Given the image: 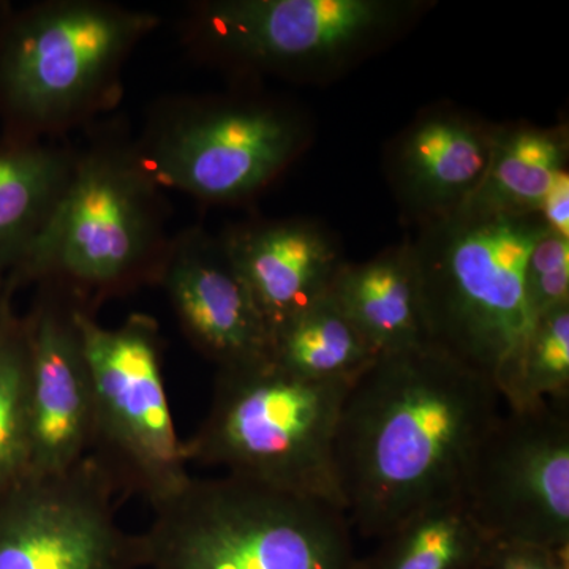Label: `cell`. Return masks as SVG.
<instances>
[{
    "label": "cell",
    "instance_id": "1",
    "mask_svg": "<svg viewBox=\"0 0 569 569\" xmlns=\"http://www.w3.org/2000/svg\"><path fill=\"white\" fill-rule=\"evenodd\" d=\"M503 403L492 380L432 343L378 355L337 425V485L351 529L383 538L462 500L468 470Z\"/></svg>",
    "mask_w": 569,
    "mask_h": 569
},
{
    "label": "cell",
    "instance_id": "2",
    "mask_svg": "<svg viewBox=\"0 0 569 569\" xmlns=\"http://www.w3.org/2000/svg\"><path fill=\"white\" fill-rule=\"evenodd\" d=\"M171 239L162 189L134 146L99 141L77 152L61 200L6 284H52L93 313L159 283Z\"/></svg>",
    "mask_w": 569,
    "mask_h": 569
},
{
    "label": "cell",
    "instance_id": "3",
    "mask_svg": "<svg viewBox=\"0 0 569 569\" xmlns=\"http://www.w3.org/2000/svg\"><path fill=\"white\" fill-rule=\"evenodd\" d=\"M548 230L539 213L460 209L411 239L427 340L492 380L501 397L537 323L526 264Z\"/></svg>",
    "mask_w": 569,
    "mask_h": 569
},
{
    "label": "cell",
    "instance_id": "4",
    "mask_svg": "<svg viewBox=\"0 0 569 569\" xmlns=\"http://www.w3.org/2000/svg\"><path fill=\"white\" fill-rule=\"evenodd\" d=\"M351 523L326 501L223 473L153 508L146 569H353Z\"/></svg>",
    "mask_w": 569,
    "mask_h": 569
},
{
    "label": "cell",
    "instance_id": "5",
    "mask_svg": "<svg viewBox=\"0 0 569 569\" xmlns=\"http://www.w3.org/2000/svg\"><path fill=\"white\" fill-rule=\"evenodd\" d=\"M159 22L102 0H51L9 18L0 29V111L14 138L52 137L114 107L123 66Z\"/></svg>",
    "mask_w": 569,
    "mask_h": 569
},
{
    "label": "cell",
    "instance_id": "6",
    "mask_svg": "<svg viewBox=\"0 0 569 569\" xmlns=\"http://www.w3.org/2000/svg\"><path fill=\"white\" fill-rule=\"evenodd\" d=\"M353 381L307 380L272 359L217 370L208 417L183 440V458L343 509L335 441Z\"/></svg>",
    "mask_w": 569,
    "mask_h": 569
},
{
    "label": "cell",
    "instance_id": "7",
    "mask_svg": "<svg viewBox=\"0 0 569 569\" xmlns=\"http://www.w3.org/2000/svg\"><path fill=\"white\" fill-rule=\"evenodd\" d=\"M427 0H206L186 21L190 47L242 74L328 81L411 31Z\"/></svg>",
    "mask_w": 569,
    "mask_h": 569
},
{
    "label": "cell",
    "instance_id": "8",
    "mask_svg": "<svg viewBox=\"0 0 569 569\" xmlns=\"http://www.w3.org/2000/svg\"><path fill=\"white\" fill-rule=\"evenodd\" d=\"M312 138V122L290 104L264 97H200L160 107L134 149L160 189L234 204L268 189Z\"/></svg>",
    "mask_w": 569,
    "mask_h": 569
},
{
    "label": "cell",
    "instance_id": "9",
    "mask_svg": "<svg viewBox=\"0 0 569 569\" xmlns=\"http://www.w3.org/2000/svg\"><path fill=\"white\" fill-rule=\"evenodd\" d=\"M74 318L92 378L91 455L121 493L159 507L192 477L164 387L159 325L134 313L104 328L80 307Z\"/></svg>",
    "mask_w": 569,
    "mask_h": 569
},
{
    "label": "cell",
    "instance_id": "10",
    "mask_svg": "<svg viewBox=\"0 0 569 569\" xmlns=\"http://www.w3.org/2000/svg\"><path fill=\"white\" fill-rule=\"evenodd\" d=\"M462 503L490 545L569 549V403L501 411L468 470Z\"/></svg>",
    "mask_w": 569,
    "mask_h": 569
},
{
    "label": "cell",
    "instance_id": "11",
    "mask_svg": "<svg viewBox=\"0 0 569 569\" xmlns=\"http://www.w3.org/2000/svg\"><path fill=\"white\" fill-rule=\"evenodd\" d=\"M118 496L92 455L26 473L0 496V569H146L144 538L119 523Z\"/></svg>",
    "mask_w": 569,
    "mask_h": 569
},
{
    "label": "cell",
    "instance_id": "12",
    "mask_svg": "<svg viewBox=\"0 0 569 569\" xmlns=\"http://www.w3.org/2000/svg\"><path fill=\"white\" fill-rule=\"evenodd\" d=\"M77 305L52 284L41 283L28 332V473L67 470L91 455L92 378L86 359Z\"/></svg>",
    "mask_w": 569,
    "mask_h": 569
},
{
    "label": "cell",
    "instance_id": "13",
    "mask_svg": "<svg viewBox=\"0 0 569 569\" xmlns=\"http://www.w3.org/2000/svg\"><path fill=\"white\" fill-rule=\"evenodd\" d=\"M194 350L217 369L260 365L272 339L222 236L189 228L171 239L159 283Z\"/></svg>",
    "mask_w": 569,
    "mask_h": 569
},
{
    "label": "cell",
    "instance_id": "14",
    "mask_svg": "<svg viewBox=\"0 0 569 569\" xmlns=\"http://www.w3.org/2000/svg\"><path fill=\"white\" fill-rule=\"evenodd\" d=\"M496 129L451 102L419 111L385 149L400 219L421 228L466 208L488 173Z\"/></svg>",
    "mask_w": 569,
    "mask_h": 569
},
{
    "label": "cell",
    "instance_id": "15",
    "mask_svg": "<svg viewBox=\"0 0 569 569\" xmlns=\"http://www.w3.org/2000/svg\"><path fill=\"white\" fill-rule=\"evenodd\" d=\"M220 236L272 340L328 293L347 261L339 238L306 217L253 220Z\"/></svg>",
    "mask_w": 569,
    "mask_h": 569
},
{
    "label": "cell",
    "instance_id": "16",
    "mask_svg": "<svg viewBox=\"0 0 569 569\" xmlns=\"http://www.w3.org/2000/svg\"><path fill=\"white\" fill-rule=\"evenodd\" d=\"M378 355L429 343L410 238L365 263H343L328 291Z\"/></svg>",
    "mask_w": 569,
    "mask_h": 569
},
{
    "label": "cell",
    "instance_id": "17",
    "mask_svg": "<svg viewBox=\"0 0 569 569\" xmlns=\"http://www.w3.org/2000/svg\"><path fill=\"white\" fill-rule=\"evenodd\" d=\"M74 159L66 146L28 138L0 148V284L20 268L50 220Z\"/></svg>",
    "mask_w": 569,
    "mask_h": 569
},
{
    "label": "cell",
    "instance_id": "18",
    "mask_svg": "<svg viewBox=\"0 0 569 569\" xmlns=\"http://www.w3.org/2000/svg\"><path fill=\"white\" fill-rule=\"evenodd\" d=\"M568 160L567 122L552 127L497 122L488 173L463 209L539 213L560 176L568 173Z\"/></svg>",
    "mask_w": 569,
    "mask_h": 569
},
{
    "label": "cell",
    "instance_id": "19",
    "mask_svg": "<svg viewBox=\"0 0 569 569\" xmlns=\"http://www.w3.org/2000/svg\"><path fill=\"white\" fill-rule=\"evenodd\" d=\"M378 541L353 569H481L490 548L462 500L427 508Z\"/></svg>",
    "mask_w": 569,
    "mask_h": 569
},
{
    "label": "cell",
    "instance_id": "20",
    "mask_svg": "<svg viewBox=\"0 0 569 569\" xmlns=\"http://www.w3.org/2000/svg\"><path fill=\"white\" fill-rule=\"evenodd\" d=\"M378 353L326 293L272 340V361L307 380H353Z\"/></svg>",
    "mask_w": 569,
    "mask_h": 569
},
{
    "label": "cell",
    "instance_id": "21",
    "mask_svg": "<svg viewBox=\"0 0 569 569\" xmlns=\"http://www.w3.org/2000/svg\"><path fill=\"white\" fill-rule=\"evenodd\" d=\"M29 347L11 301L0 318V496L29 468Z\"/></svg>",
    "mask_w": 569,
    "mask_h": 569
},
{
    "label": "cell",
    "instance_id": "22",
    "mask_svg": "<svg viewBox=\"0 0 569 569\" xmlns=\"http://www.w3.org/2000/svg\"><path fill=\"white\" fill-rule=\"evenodd\" d=\"M501 399L511 410L542 402L569 403V305L538 318L515 380Z\"/></svg>",
    "mask_w": 569,
    "mask_h": 569
},
{
    "label": "cell",
    "instance_id": "23",
    "mask_svg": "<svg viewBox=\"0 0 569 569\" xmlns=\"http://www.w3.org/2000/svg\"><path fill=\"white\" fill-rule=\"evenodd\" d=\"M481 569H569V549L490 545Z\"/></svg>",
    "mask_w": 569,
    "mask_h": 569
},
{
    "label": "cell",
    "instance_id": "24",
    "mask_svg": "<svg viewBox=\"0 0 569 569\" xmlns=\"http://www.w3.org/2000/svg\"><path fill=\"white\" fill-rule=\"evenodd\" d=\"M539 216L550 231L569 238V173L560 176L539 209Z\"/></svg>",
    "mask_w": 569,
    "mask_h": 569
},
{
    "label": "cell",
    "instance_id": "25",
    "mask_svg": "<svg viewBox=\"0 0 569 569\" xmlns=\"http://www.w3.org/2000/svg\"><path fill=\"white\" fill-rule=\"evenodd\" d=\"M14 290H11L9 284H0V318H2L3 310L9 306L11 298H13Z\"/></svg>",
    "mask_w": 569,
    "mask_h": 569
}]
</instances>
